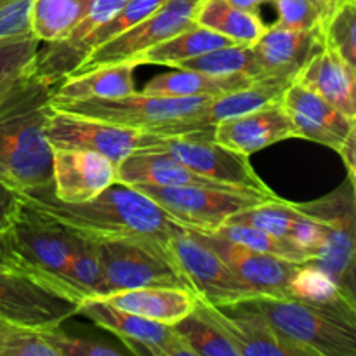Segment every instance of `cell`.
Masks as SVG:
<instances>
[{"label":"cell","instance_id":"3","mask_svg":"<svg viewBox=\"0 0 356 356\" xmlns=\"http://www.w3.org/2000/svg\"><path fill=\"white\" fill-rule=\"evenodd\" d=\"M257 308L294 356H356V313L257 296Z\"/></svg>","mask_w":356,"mask_h":356},{"label":"cell","instance_id":"24","mask_svg":"<svg viewBox=\"0 0 356 356\" xmlns=\"http://www.w3.org/2000/svg\"><path fill=\"white\" fill-rule=\"evenodd\" d=\"M252 82H256V79L250 76H216L176 68V72L156 75L143 87L141 92L155 94V96L219 97L222 94L243 89Z\"/></svg>","mask_w":356,"mask_h":356},{"label":"cell","instance_id":"37","mask_svg":"<svg viewBox=\"0 0 356 356\" xmlns=\"http://www.w3.org/2000/svg\"><path fill=\"white\" fill-rule=\"evenodd\" d=\"M38 47L40 42L33 35L0 42V101L17 82L33 73Z\"/></svg>","mask_w":356,"mask_h":356},{"label":"cell","instance_id":"12","mask_svg":"<svg viewBox=\"0 0 356 356\" xmlns=\"http://www.w3.org/2000/svg\"><path fill=\"white\" fill-rule=\"evenodd\" d=\"M198 2L200 0H165L159 9L153 10L149 16L136 23L127 31L94 49L68 75L134 59L136 56L155 47L160 42L193 26Z\"/></svg>","mask_w":356,"mask_h":356},{"label":"cell","instance_id":"42","mask_svg":"<svg viewBox=\"0 0 356 356\" xmlns=\"http://www.w3.org/2000/svg\"><path fill=\"white\" fill-rule=\"evenodd\" d=\"M21 205L23 202H21L19 191L0 179V236L6 235L10 226L14 225L21 211Z\"/></svg>","mask_w":356,"mask_h":356},{"label":"cell","instance_id":"47","mask_svg":"<svg viewBox=\"0 0 356 356\" xmlns=\"http://www.w3.org/2000/svg\"><path fill=\"white\" fill-rule=\"evenodd\" d=\"M7 2H10V0H0V6H3V3H7Z\"/></svg>","mask_w":356,"mask_h":356},{"label":"cell","instance_id":"39","mask_svg":"<svg viewBox=\"0 0 356 356\" xmlns=\"http://www.w3.org/2000/svg\"><path fill=\"white\" fill-rule=\"evenodd\" d=\"M278 10V21L275 24L294 30H312L318 28L322 13L315 0H270Z\"/></svg>","mask_w":356,"mask_h":356},{"label":"cell","instance_id":"7","mask_svg":"<svg viewBox=\"0 0 356 356\" xmlns=\"http://www.w3.org/2000/svg\"><path fill=\"white\" fill-rule=\"evenodd\" d=\"M301 214L323 225V245L312 264L356 298V186L348 177L332 193L313 202H294Z\"/></svg>","mask_w":356,"mask_h":356},{"label":"cell","instance_id":"32","mask_svg":"<svg viewBox=\"0 0 356 356\" xmlns=\"http://www.w3.org/2000/svg\"><path fill=\"white\" fill-rule=\"evenodd\" d=\"M214 235L228 240V242L238 243V245L247 247V249L257 250V252L273 254V256L282 257V259L292 261V263H312V257L301 249L291 243L289 240L278 238V236L270 235L263 229L252 228L247 225H238V222H225L219 226Z\"/></svg>","mask_w":356,"mask_h":356},{"label":"cell","instance_id":"48","mask_svg":"<svg viewBox=\"0 0 356 356\" xmlns=\"http://www.w3.org/2000/svg\"><path fill=\"white\" fill-rule=\"evenodd\" d=\"M316 3H318V7H322V0H316ZM322 13V10H320Z\"/></svg>","mask_w":356,"mask_h":356},{"label":"cell","instance_id":"4","mask_svg":"<svg viewBox=\"0 0 356 356\" xmlns=\"http://www.w3.org/2000/svg\"><path fill=\"white\" fill-rule=\"evenodd\" d=\"M68 235V228L61 222L23 204L6 240L21 273L82 302L86 296L70 271Z\"/></svg>","mask_w":356,"mask_h":356},{"label":"cell","instance_id":"40","mask_svg":"<svg viewBox=\"0 0 356 356\" xmlns=\"http://www.w3.org/2000/svg\"><path fill=\"white\" fill-rule=\"evenodd\" d=\"M45 339L49 341L52 348L58 351L59 356H118L122 351L115 348L106 346L103 343L82 337H73L70 334L63 332L59 327L54 329H45Z\"/></svg>","mask_w":356,"mask_h":356},{"label":"cell","instance_id":"35","mask_svg":"<svg viewBox=\"0 0 356 356\" xmlns=\"http://www.w3.org/2000/svg\"><path fill=\"white\" fill-rule=\"evenodd\" d=\"M356 0H343L322 17L323 44L330 45L356 70Z\"/></svg>","mask_w":356,"mask_h":356},{"label":"cell","instance_id":"34","mask_svg":"<svg viewBox=\"0 0 356 356\" xmlns=\"http://www.w3.org/2000/svg\"><path fill=\"white\" fill-rule=\"evenodd\" d=\"M299 218H301V212L294 207V202L282 200L280 197H277L273 200H266L232 216L226 222L252 226V228L263 229L278 238L289 240V235Z\"/></svg>","mask_w":356,"mask_h":356},{"label":"cell","instance_id":"26","mask_svg":"<svg viewBox=\"0 0 356 356\" xmlns=\"http://www.w3.org/2000/svg\"><path fill=\"white\" fill-rule=\"evenodd\" d=\"M228 45H235V42L232 38L225 37V35L218 33V31H212L209 28L193 24V26L179 31L174 37L160 42L155 47L148 49L143 54L136 56L134 61L139 66L165 65L174 68L177 63L184 61V59L195 58V56L214 51V49L228 47Z\"/></svg>","mask_w":356,"mask_h":356},{"label":"cell","instance_id":"46","mask_svg":"<svg viewBox=\"0 0 356 356\" xmlns=\"http://www.w3.org/2000/svg\"><path fill=\"white\" fill-rule=\"evenodd\" d=\"M6 325H7V323H6V322H2V320H0V330H2L3 327H6Z\"/></svg>","mask_w":356,"mask_h":356},{"label":"cell","instance_id":"33","mask_svg":"<svg viewBox=\"0 0 356 356\" xmlns=\"http://www.w3.org/2000/svg\"><path fill=\"white\" fill-rule=\"evenodd\" d=\"M65 226V225H63ZM70 245V271L76 287L87 298L103 296V275L97 259L96 242L89 236L68 228Z\"/></svg>","mask_w":356,"mask_h":356},{"label":"cell","instance_id":"17","mask_svg":"<svg viewBox=\"0 0 356 356\" xmlns=\"http://www.w3.org/2000/svg\"><path fill=\"white\" fill-rule=\"evenodd\" d=\"M323 45L322 30H294L273 24L252 44L261 79L292 83L312 56Z\"/></svg>","mask_w":356,"mask_h":356},{"label":"cell","instance_id":"14","mask_svg":"<svg viewBox=\"0 0 356 356\" xmlns=\"http://www.w3.org/2000/svg\"><path fill=\"white\" fill-rule=\"evenodd\" d=\"M79 315L87 316L101 329L115 334L134 355L195 356L193 350L177 334L174 325H165L132 315L124 309L115 308L103 299H83L80 302Z\"/></svg>","mask_w":356,"mask_h":356},{"label":"cell","instance_id":"43","mask_svg":"<svg viewBox=\"0 0 356 356\" xmlns=\"http://www.w3.org/2000/svg\"><path fill=\"white\" fill-rule=\"evenodd\" d=\"M337 153H339L341 159H343V162H344V165H346L348 177L355 181V176H356V125L351 129L350 132H348L346 138L343 139V143H341Z\"/></svg>","mask_w":356,"mask_h":356},{"label":"cell","instance_id":"31","mask_svg":"<svg viewBox=\"0 0 356 356\" xmlns=\"http://www.w3.org/2000/svg\"><path fill=\"white\" fill-rule=\"evenodd\" d=\"M282 106L302 115V117H306L308 120L316 122V124L329 129L332 134H336L337 138L341 139L346 138L348 132L356 125L355 120L348 118L346 115H343L339 110H336L332 104L327 103L323 97H320L318 94L306 89L305 86H301V83L298 82H292L291 86L284 90Z\"/></svg>","mask_w":356,"mask_h":356},{"label":"cell","instance_id":"16","mask_svg":"<svg viewBox=\"0 0 356 356\" xmlns=\"http://www.w3.org/2000/svg\"><path fill=\"white\" fill-rule=\"evenodd\" d=\"M117 181V167L90 149L52 148V188L66 204H83Z\"/></svg>","mask_w":356,"mask_h":356},{"label":"cell","instance_id":"8","mask_svg":"<svg viewBox=\"0 0 356 356\" xmlns=\"http://www.w3.org/2000/svg\"><path fill=\"white\" fill-rule=\"evenodd\" d=\"M132 186L152 198L177 225L198 233L216 232L232 216L266 200H273L266 195L250 193V191L212 190V188L198 186H155V184H132Z\"/></svg>","mask_w":356,"mask_h":356},{"label":"cell","instance_id":"41","mask_svg":"<svg viewBox=\"0 0 356 356\" xmlns=\"http://www.w3.org/2000/svg\"><path fill=\"white\" fill-rule=\"evenodd\" d=\"M33 0H10L0 6V42L31 35Z\"/></svg>","mask_w":356,"mask_h":356},{"label":"cell","instance_id":"19","mask_svg":"<svg viewBox=\"0 0 356 356\" xmlns=\"http://www.w3.org/2000/svg\"><path fill=\"white\" fill-rule=\"evenodd\" d=\"M207 306L240 356H294L291 348L275 332L264 313L257 308L254 298L226 306L207 302Z\"/></svg>","mask_w":356,"mask_h":356},{"label":"cell","instance_id":"2","mask_svg":"<svg viewBox=\"0 0 356 356\" xmlns=\"http://www.w3.org/2000/svg\"><path fill=\"white\" fill-rule=\"evenodd\" d=\"M56 86L31 73L0 101V179L17 191L52 184L47 120Z\"/></svg>","mask_w":356,"mask_h":356},{"label":"cell","instance_id":"10","mask_svg":"<svg viewBox=\"0 0 356 356\" xmlns=\"http://www.w3.org/2000/svg\"><path fill=\"white\" fill-rule=\"evenodd\" d=\"M169 249L177 270L197 298L214 306H226L259 296L229 270L197 232L184 229L170 240Z\"/></svg>","mask_w":356,"mask_h":356},{"label":"cell","instance_id":"21","mask_svg":"<svg viewBox=\"0 0 356 356\" xmlns=\"http://www.w3.org/2000/svg\"><path fill=\"white\" fill-rule=\"evenodd\" d=\"M294 82L316 92L341 113L356 120V70L351 68L330 45L323 44L312 56Z\"/></svg>","mask_w":356,"mask_h":356},{"label":"cell","instance_id":"30","mask_svg":"<svg viewBox=\"0 0 356 356\" xmlns=\"http://www.w3.org/2000/svg\"><path fill=\"white\" fill-rule=\"evenodd\" d=\"M291 298L302 302L356 313V298L348 294L330 275L312 263L299 266L291 284Z\"/></svg>","mask_w":356,"mask_h":356},{"label":"cell","instance_id":"9","mask_svg":"<svg viewBox=\"0 0 356 356\" xmlns=\"http://www.w3.org/2000/svg\"><path fill=\"white\" fill-rule=\"evenodd\" d=\"M152 149L169 153L188 169L216 183L266 195V197H277L275 191L257 176L254 167L250 165L249 156L218 145L212 139V131L170 136V138L160 136L159 143L152 146Z\"/></svg>","mask_w":356,"mask_h":356},{"label":"cell","instance_id":"25","mask_svg":"<svg viewBox=\"0 0 356 356\" xmlns=\"http://www.w3.org/2000/svg\"><path fill=\"white\" fill-rule=\"evenodd\" d=\"M195 24L243 45H252L268 28L256 10L240 9L228 0H200L195 10Z\"/></svg>","mask_w":356,"mask_h":356},{"label":"cell","instance_id":"6","mask_svg":"<svg viewBox=\"0 0 356 356\" xmlns=\"http://www.w3.org/2000/svg\"><path fill=\"white\" fill-rule=\"evenodd\" d=\"M92 240L96 242L103 275L101 298L139 287H177L190 291L174 263L169 243L138 238Z\"/></svg>","mask_w":356,"mask_h":356},{"label":"cell","instance_id":"38","mask_svg":"<svg viewBox=\"0 0 356 356\" xmlns=\"http://www.w3.org/2000/svg\"><path fill=\"white\" fill-rule=\"evenodd\" d=\"M0 356H59L44 330L7 323L0 330Z\"/></svg>","mask_w":356,"mask_h":356},{"label":"cell","instance_id":"45","mask_svg":"<svg viewBox=\"0 0 356 356\" xmlns=\"http://www.w3.org/2000/svg\"><path fill=\"white\" fill-rule=\"evenodd\" d=\"M228 2L233 3L235 7H240V9L256 10L261 3L268 2V0H228Z\"/></svg>","mask_w":356,"mask_h":356},{"label":"cell","instance_id":"18","mask_svg":"<svg viewBox=\"0 0 356 356\" xmlns=\"http://www.w3.org/2000/svg\"><path fill=\"white\" fill-rule=\"evenodd\" d=\"M294 138H298V131L282 106V101L240 117L221 120L212 129V139L218 145L247 156L275 143Z\"/></svg>","mask_w":356,"mask_h":356},{"label":"cell","instance_id":"27","mask_svg":"<svg viewBox=\"0 0 356 356\" xmlns=\"http://www.w3.org/2000/svg\"><path fill=\"white\" fill-rule=\"evenodd\" d=\"M174 329L186 341L195 356H240L236 346L212 316L204 299L197 298L195 308L174 323Z\"/></svg>","mask_w":356,"mask_h":356},{"label":"cell","instance_id":"15","mask_svg":"<svg viewBox=\"0 0 356 356\" xmlns=\"http://www.w3.org/2000/svg\"><path fill=\"white\" fill-rule=\"evenodd\" d=\"M198 235L228 264L229 270L257 294L268 298H291V284L301 264L282 259L273 254L247 249L238 243L228 242L214 233H198Z\"/></svg>","mask_w":356,"mask_h":356},{"label":"cell","instance_id":"11","mask_svg":"<svg viewBox=\"0 0 356 356\" xmlns=\"http://www.w3.org/2000/svg\"><path fill=\"white\" fill-rule=\"evenodd\" d=\"M80 302L21 271L0 270V320L45 330L79 315Z\"/></svg>","mask_w":356,"mask_h":356},{"label":"cell","instance_id":"20","mask_svg":"<svg viewBox=\"0 0 356 356\" xmlns=\"http://www.w3.org/2000/svg\"><path fill=\"white\" fill-rule=\"evenodd\" d=\"M127 0H92L82 19L66 37L56 42H45L38 47L33 63V75L59 83L76 68V51L94 30L113 17Z\"/></svg>","mask_w":356,"mask_h":356},{"label":"cell","instance_id":"29","mask_svg":"<svg viewBox=\"0 0 356 356\" xmlns=\"http://www.w3.org/2000/svg\"><path fill=\"white\" fill-rule=\"evenodd\" d=\"M174 68L191 70L216 76H250L261 79V68L257 65L252 45L235 44L228 47L214 49L195 58L177 63Z\"/></svg>","mask_w":356,"mask_h":356},{"label":"cell","instance_id":"44","mask_svg":"<svg viewBox=\"0 0 356 356\" xmlns=\"http://www.w3.org/2000/svg\"><path fill=\"white\" fill-rule=\"evenodd\" d=\"M0 270H9V271H19L16 261H14L13 254H10L9 245H7L6 235L0 236Z\"/></svg>","mask_w":356,"mask_h":356},{"label":"cell","instance_id":"1","mask_svg":"<svg viewBox=\"0 0 356 356\" xmlns=\"http://www.w3.org/2000/svg\"><path fill=\"white\" fill-rule=\"evenodd\" d=\"M21 202L76 233L97 240L138 238L169 243L183 233V226L131 184L115 181L97 197L83 204H66L56 198L54 188L19 191Z\"/></svg>","mask_w":356,"mask_h":356},{"label":"cell","instance_id":"23","mask_svg":"<svg viewBox=\"0 0 356 356\" xmlns=\"http://www.w3.org/2000/svg\"><path fill=\"white\" fill-rule=\"evenodd\" d=\"M103 301L153 322L174 325L195 308L197 296L177 287H139L108 294Z\"/></svg>","mask_w":356,"mask_h":356},{"label":"cell","instance_id":"49","mask_svg":"<svg viewBox=\"0 0 356 356\" xmlns=\"http://www.w3.org/2000/svg\"><path fill=\"white\" fill-rule=\"evenodd\" d=\"M315 2H316V0H315Z\"/></svg>","mask_w":356,"mask_h":356},{"label":"cell","instance_id":"13","mask_svg":"<svg viewBox=\"0 0 356 356\" xmlns=\"http://www.w3.org/2000/svg\"><path fill=\"white\" fill-rule=\"evenodd\" d=\"M159 138L152 132L120 127L56 108L47 120V139L52 148L90 149L106 156L115 167L131 153L155 146Z\"/></svg>","mask_w":356,"mask_h":356},{"label":"cell","instance_id":"5","mask_svg":"<svg viewBox=\"0 0 356 356\" xmlns=\"http://www.w3.org/2000/svg\"><path fill=\"white\" fill-rule=\"evenodd\" d=\"M214 97H177L132 92L110 99H86L56 104V110L96 118L120 127L139 129L152 134L170 138L186 118L207 106Z\"/></svg>","mask_w":356,"mask_h":356},{"label":"cell","instance_id":"22","mask_svg":"<svg viewBox=\"0 0 356 356\" xmlns=\"http://www.w3.org/2000/svg\"><path fill=\"white\" fill-rule=\"evenodd\" d=\"M134 59L99 66L89 72L68 75L56 86L51 104H65L86 99H110L136 92L134 72L138 68Z\"/></svg>","mask_w":356,"mask_h":356},{"label":"cell","instance_id":"28","mask_svg":"<svg viewBox=\"0 0 356 356\" xmlns=\"http://www.w3.org/2000/svg\"><path fill=\"white\" fill-rule=\"evenodd\" d=\"M92 0H33L31 35L40 44L61 40L83 17Z\"/></svg>","mask_w":356,"mask_h":356},{"label":"cell","instance_id":"36","mask_svg":"<svg viewBox=\"0 0 356 356\" xmlns=\"http://www.w3.org/2000/svg\"><path fill=\"white\" fill-rule=\"evenodd\" d=\"M165 0H127L125 6L115 14L113 17L101 24L97 30H94L86 40L80 44L79 51H76V66L90 54L96 47L103 45L104 42L111 40V38L118 37L120 33L127 31L129 28L134 26L146 16L159 9Z\"/></svg>","mask_w":356,"mask_h":356}]
</instances>
